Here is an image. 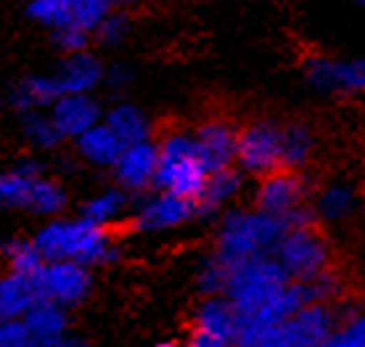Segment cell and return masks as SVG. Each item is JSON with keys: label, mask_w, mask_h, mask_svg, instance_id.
<instances>
[{"label": "cell", "mask_w": 365, "mask_h": 347, "mask_svg": "<svg viewBox=\"0 0 365 347\" xmlns=\"http://www.w3.org/2000/svg\"><path fill=\"white\" fill-rule=\"evenodd\" d=\"M289 233L283 218L265 215V212H228L220 223L215 252L212 257L220 265L233 271L236 265L255 260V257L275 255L278 244Z\"/></svg>", "instance_id": "1"}, {"label": "cell", "mask_w": 365, "mask_h": 347, "mask_svg": "<svg viewBox=\"0 0 365 347\" xmlns=\"http://www.w3.org/2000/svg\"><path fill=\"white\" fill-rule=\"evenodd\" d=\"M35 247L46 263H69L103 265L117 260V247L111 241V233L101 226H93L88 220H56L35 236Z\"/></svg>", "instance_id": "2"}, {"label": "cell", "mask_w": 365, "mask_h": 347, "mask_svg": "<svg viewBox=\"0 0 365 347\" xmlns=\"http://www.w3.org/2000/svg\"><path fill=\"white\" fill-rule=\"evenodd\" d=\"M289 281L292 278L286 276L273 255L255 257L230 271L222 297L236 308L241 318H249L257 311H262L267 302H273L289 286Z\"/></svg>", "instance_id": "3"}, {"label": "cell", "mask_w": 365, "mask_h": 347, "mask_svg": "<svg viewBox=\"0 0 365 347\" xmlns=\"http://www.w3.org/2000/svg\"><path fill=\"white\" fill-rule=\"evenodd\" d=\"M156 149H159V165L154 175L156 188L180 196V199L199 201L204 186L210 181V173L196 156L193 138L182 133H170Z\"/></svg>", "instance_id": "4"}, {"label": "cell", "mask_w": 365, "mask_h": 347, "mask_svg": "<svg viewBox=\"0 0 365 347\" xmlns=\"http://www.w3.org/2000/svg\"><path fill=\"white\" fill-rule=\"evenodd\" d=\"M275 260L292 281H312L334 268V249L318 226L292 228L275 249Z\"/></svg>", "instance_id": "5"}, {"label": "cell", "mask_w": 365, "mask_h": 347, "mask_svg": "<svg viewBox=\"0 0 365 347\" xmlns=\"http://www.w3.org/2000/svg\"><path fill=\"white\" fill-rule=\"evenodd\" d=\"M339 329L331 305H307L259 339L257 347H323Z\"/></svg>", "instance_id": "6"}, {"label": "cell", "mask_w": 365, "mask_h": 347, "mask_svg": "<svg viewBox=\"0 0 365 347\" xmlns=\"http://www.w3.org/2000/svg\"><path fill=\"white\" fill-rule=\"evenodd\" d=\"M238 329H241V316L222 294L204 297L193 311L185 347H233Z\"/></svg>", "instance_id": "7"}, {"label": "cell", "mask_w": 365, "mask_h": 347, "mask_svg": "<svg viewBox=\"0 0 365 347\" xmlns=\"http://www.w3.org/2000/svg\"><path fill=\"white\" fill-rule=\"evenodd\" d=\"M35 286L40 300L53 302L58 308H74L83 305L93 292V276L85 265L69 263H46L35 276Z\"/></svg>", "instance_id": "8"}, {"label": "cell", "mask_w": 365, "mask_h": 347, "mask_svg": "<svg viewBox=\"0 0 365 347\" xmlns=\"http://www.w3.org/2000/svg\"><path fill=\"white\" fill-rule=\"evenodd\" d=\"M236 156L247 173L270 175L281 170V128L267 119H257L238 133Z\"/></svg>", "instance_id": "9"}, {"label": "cell", "mask_w": 365, "mask_h": 347, "mask_svg": "<svg viewBox=\"0 0 365 347\" xmlns=\"http://www.w3.org/2000/svg\"><path fill=\"white\" fill-rule=\"evenodd\" d=\"M310 191V183L297 170H275L265 175V181L257 191V210L275 218H286L292 210L302 207Z\"/></svg>", "instance_id": "10"}, {"label": "cell", "mask_w": 365, "mask_h": 347, "mask_svg": "<svg viewBox=\"0 0 365 347\" xmlns=\"http://www.w3.org/2000/svg\"><path fill=\"white\" fill-rule=\"evenodd\" d=\"M193 144H196L199 162L212 175L220 173V170H228L230 162L236 159L238 133L225 119H210V122L199 125L196 136H193Z\"/></svg>", "instance_id": "11"}, {"label": "cell", "mask_w": 365, "mask_h": 347, "mask_svg": "<svg viewBox=\"0 0 365 347\" xmlns=\"http://www.w3.org/2000/svg\"><path fill=\"white\" fill-rule=\"evenodd\" d=\"M307 77L318 91L326 93H365V59L334 61L315 56L307 61Z\"/></svg>", "instance_id": "12"}, {"label": "cell", "mask_w": 365, "mask_h": 347, "mask_svg": "<svg viewBox=\"0 0 365 347\" xmlns=\"http://www.w3.org/2000/svg\"><path fill=\"white\" fill-rule=\"evenodd\" d=\"M193 215H199L196 201L180 199V196H173V193H162V196L143 204V210L138 212L135 218V228L148 231V233L151 231H167L188 223Z\"/></svg>", "instance_id": "13"}, {"label": "cell", "mask_w": 365, "mask_h": 347, "mask_svg": "<svg viewBox=\"0 0 365 347\" xmlns=\"http://www.w3.org/2000/svg\"><path fill=\"white\" fill-rule=\"evenodd\" d=\"M156 165H159V149L151 141L133 144L125 149L122 159L117 162V178L128 191H146L154 186Z\"/></svg>", "instance_id": "14"}, {"label": "cell", "mask_w": 365, "mask_h": 347, "mask_svg": "<svg viewBox=\"0 0 365 347\" xmlns=\"http://www.w3.org/2000/svg\"><path fill=\"white\" fill-rule=\"evenodd\" d=\"M98 104L88 96H61L53 104V125L61 138H80L98 125Z\"/></svg>", "instance_id": "15"}, {"label": "cell", "mask_w": 365, "mask_h": 347, "mask_svg": "<svg viewBox=\"0 0 365 347\" xmlns=\"http://www.w3.org/2000/svg\"><path fill=\"white\" fill-rule=\"evenodd\" d=\"M21 321H24V326L29 331L32 347H43L56 342V339H61L66 334V326H69L64 308H58V305L46 300H40L35 308H29V313Z\"/></svg>", "instance_id": "16"}, {"label": "cell", "mask_w": 365, "mask_h": 347, "mask_svg": "<svg viewBox=\"0 0 365 347\" xmlns=\"http://www.w3.org/2000/svg\"><path fill=\"white\" fill-rule=\"evenodd\" d=\"M40 302L32 276L9 273L0 278V313L3 318H24L29 308Z\"/></svg>", "instance_id": "17"}, {"label": "cell", "mask_w": 365, "mask_h": 347, "mask_svg": "<svg viewBox=\"0 0 365 347\" xmlns=\"http://www.w3.org/2000/svg\"><path fill=\"white\" fill-rule=\"evenodd\" d=\"M77 141H80V154L88 162L101 167H117V162L122 159L125 149H128L109 125H93Z\"/></svg>", "instance_id": "18"}, {"label": "cell", "mask_w": 365, "mask_h": 347, "mask_svg": "<svg viewBox=\"0 0 365 347\" xmlns=\"http://www.w3.org/2000/svg\"><path fill=\"white\" fill-rule=\"evenodd\" d=\"M101 64L98 59H93L88 54H74L72 59H66L58 77H53L61 96H85L93 85H98L101 80Z\"/></svg>", "instance_id": "19"}, {"label": "cell", "mask_w": 365, "mask_h": 347, "mask_svg": "<svg viewBox=\"0 0 365 347\" xmlns=\"http://www.w3.org/2000/svg\"><path fill=\"white\" fill-rule=\"evenodd\" d=\"M315 149V136L310 125L304 122H289L281 128V167L283 170H297L310 159Z\"/></svg>", "instance_id": "20"}, {"label": "cell", "mask_w": 365, "mask_h": 347, "mask_svg": "<svg viewBox=\"0 0 365 347\" xmlns=\"http://www.w3.org/2000/svg\"><path fill=\"white\" fill-rule=\"evenodd\" d=\"M61 99V91L56 80L51 77H29V80H21V83L14 88V96L11 101L16 104L19 109H43V106H51Z\"/></svg>", "instance_id": "21"}, {"label": "cell", "mask_w": 365, "mask_h": 347, "mask_svg": "<svg viewBox=\"0 0 365 347\" xmlns=\"http://www.w3.org/2000/svg\"><path fill=\"white\" fill-rule=\"evenodd\" d=\"M106 125L117 133L125 146L143 144V141H148V133H151L148 119L135 106H117V109H111L109 117H106Z\"/></svg>", "instance_id": "22"}, {"label": "cell", "mask_w": 365, "mask_h": 347, "mask_svg": "<svg viewBox=\"0 0 365 347\" xmlns=\"http://www.w3.org/2000/svg\"><path fill=\"white\" fill-rule=\"evenodd\" d=\"M238 188H241V178H238V173H233L230 167L228 170H220V173H212L207 186H204V193H201L199 201H196L199 215L215 212L220 204H225Z\"/></svg>", "instance_id": "23"}, {"label": "cell", "mask_w": 365, "mask_h": 347, "mask_svg": "<svg viewBox=\"0 0 365 347\" xmlns=\"http://www.w3.org/2000/svg\"><path fill=\"white\" fill-rule=\"evenodd\" d=\"M312 210H315L318 220H331V223L344 220L357 210V193L349 186H331L320 193Z\"/></svg>", "instance_id": "24"}, {"label": "cell", "mask_w": 365, "mask_h": 347, "mask_svg": "<svg viewBox=\"0 0 365 347\" xmlns=\"http://www.w3.org/2000/svg\"><path fill=\"white\" fill-rule=\"evenodd\" d=\"M3 257L9 260L11 273L19 276H35L46 260L40 257L35 241H27V238H11L9 244H3Z\"/></svg>", "instance_id": "25"}, {"label": "cell", "mask_w": 365, "mask_h": 347, "mask_svg": "<svg viewBox=\"0 0 365 347\" xmlns=\"http://www.w3.org/2000/svg\"><path fill=\"white\" fill-rule=\"evenodd\" d=\"M128 207V199H125V193L122 191H106L91 199L88 204L83 207V220L93 223V226H101V228H106L109 223L122 215V210Z\"/></svg>", "instance_id": "26"}, {"label": "cell", "mask_w": 365, "mask_h": 347, "mask_svg": "<svg viewBox=\"0 0 365 347\" xmlns=\"http://www.w3.org/2000/svg\"><path fill=\"white\" fill-rule=\"evenodd\" d=\"M64 204H66V193L58 183L40 181V178L32 183L29 204H27L32 212H40V215H56V212L64 210Z\"/></svg>", "instance_id": "27"}, {"label": "cell", "mask_w": 365, "mask_h": 347, "mask_svg": "<svg viewBox=\"0 0 365 347\" xmlns=\"http://www.w3.org/2000/svg\"><path fill=\"white\" fill-rule=\"evenodd\" d=\"M35 181L37 178L21 175L19 170L0 173V204L3 207H27L29 191H32V183Z\"/></svg>", "instance_id": "28"}, {"label": "cell", "mask_w": 365, "mask_h": 347, "mask_svg": "<svg viewBox=\"0 0 365 347\" xmlns=\"http://www.w3.org/2000/svg\"><path fill=\"white\" fill-rule=\"evenodd\" d=\"M29 16L48 24V27L61 29L66 24H72V0H32Z\"/></svg>", "instance_id": "29"}, {"label": "cell", "mask_w": 365, "mask_h": 347, "mask_svg": "<svg viewBox=\"0 0 365 347\" xmlns=\"http://www.w3.org/2000/svg\"><path fill=\"white\" fill-rule=\"evenodd\" d=\"M228 276H230L228 268L220 265L215 257H210L207 263L201 265L199 276H196V286H199L201 297H220V294H225Z\"/></svg>", "instance_id": "30"}, {"label": "cell", "mask_w": 365, "mask_h": 347, "mask_svg": "<svg viewBox=\"0 0 365 347\" xmlns=\"http://www.w3.org/2000/svg\"><path fill=\"white\" fill-rule=\"evenodd\" d=\"M111 0H72V21L83 29H96L109 16Z\"/></svg>", "instance_id": "31"}, {"label": "cell", "mask_w": 365, "mask_h": 347, "mask_svg": "<svg viewBox=\"0 0 365 347\" xmlns=\"http://www.w3.org/2000/svg\"><path fill=\"white\" fill-rule=\"evenodd\" d=\"M24 133H27V138L32 144H37V146H43V149H51L61 141V136H58V130H56V125H53V119L43 117V114H29V117L24 119Z\"/></svg>", "instance_id": "32"}, {"label": "cell", "mask_w": 365, "mask_h": 347, "mask_svg": "<svg viewBox=\"0 0 365 347\" xmlns=\"http://www.w3.org/2000/svg\"><path fill=\"white\" fill-rule=\"evenodd\" d=\"M323 347H365V313L341 323Z\"/></svg>", "instance_id": "33"}, {"label": "cell", "mask_w": 365, "mask_h": 347, "mask_svg": "<svg viewBox=\"0 0 365 347\" xmlns=\"http://www.w3.org/2000/svg\"><path fill=\"white\" fill-rule=\"evenodd\" d=\"M0 347H32L29 331L21 318L0 321Z\"/></svg>", "instance_id": "34"}, {"label": "cell", "mask_w": 365, "mask_h": 347, "mask_svg": "<svg viewBox=\"0 0 365 347\" xmlns=\"http://www.w3.org/2000/svg\"><path fill=\"white\" fill-rule=\"evenodd\" d=\"M96 29H98L101 43H106V46H117L119 40L128 35L130 24H128V16H122V14H114V16H111L109 14V16L103 19Z\"/></svg>", "instance_id": "35"}, {"label": "cell", "mask_w": 365, "mask_h": 347, "mask_svg": "<svg viewBox=\"0 0 365 347\" xmlns=\"http://www.w3.org/2000/svg\"><path fill=\"white\" fill-rule=\"evenodd\" d=\"M56 43L64 48V51H72V54H80L85 46H88V29L77 27V24H66V27L56 29Z\"/></svg>", "instance_id": "36"}, {"label": "cell", "mask_w": 365, "mask_h": 347, "mask_svg": "<svg viewBox=\"0 0 365 347\" xmlns=\"http://www.w3.org/2000/svg\"><path fill=\"white\" fill-rule=\"evenodd\" d=\"M43 347H93V345L83 337H69V334H64L61 339H56V342H51V345H43Z\"/></svg>", "instance_id": "37"}, {"label": "cell", "mask_w": 365, "mask_h": 347, "mask_svg": "<svg viewBox=\"0 0 365 347\" xmlns=\"http://www.w3.org/2000/svg\"><path fill=\"white\" fill-rule=\"evenodd\" d=\"M133 74L125 69V66H114V72H111V85H122V83H128Z\"/></svg>", "instance_id": "38"}, {"label": "cell", "mask_w": 365, "mask_h": 347, "mask_svg": "<svg viewBox=\"0 0 365 347\" xmlns=\"http://www.w3.org/2000/svg\"><path fill=\"white\" fill-rule=\"evenodd\" d=\"M148 347H180V345L173 342V339H165V342H156V345H148Z\"/></svg>", "instance_id": "39"}, {"label": "cell", "mask_w": 365, "mask_h": 347, "mask_svg": "<svg viewBox=\"0 0 365 347\" xmlns=\"http://www.w3.org/2000/svg\"><path fill=\"white\" fill-rule=\"evenodd\" d=\"M352 3H357V6H365V0H352Z\"/></svg>", "instance_id": "40"}, {"label": "cell", "mask_w": 365, "mask_h": 347, "mask_svg": "<svg viewBox=\"0 0 365 347\" xmlns=\"http://www.w3.org/2000/svg\"><path fill=\"white\" fill-rule=\"evenodd\" d=\"M111 3H130V0H111Z\"/></svg>", "instance_id": "41"}, {"label": "cell", "mask_w": 365, "mask_h": 347, "mask_svg": "<svg viewBox=\"0 0 365 347\" xmlns=\"http://www.w3.org/2000/svg\"><path fill=\"white\" fill-rule=\"evenodd\" d=\"M0 321H3V313H0Z\"/></svg>", "instance_id": "42"}, {"label": "cell", "mask_w": 365, "mask_h": 347, "mask_svg": "<svg viewBox=\"0 0 365 347\" xmlns=\"http://www.w3.org/2000/svg\"><path fill=\"white\" fill-rule=\"evenodd\" d=\"M29 3H32V0H29Z\"/></svg>", "instance_id": "43"}]
</instances>
